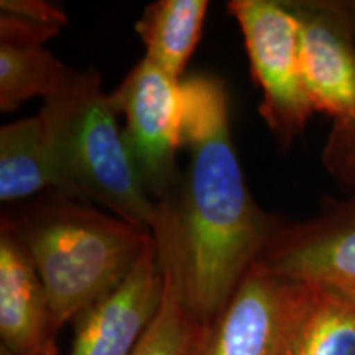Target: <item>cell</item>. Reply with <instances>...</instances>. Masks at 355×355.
Returning <instances> with one entry per match:
<instances>
[{
    "label": "cell",
    "mask_w": 355,
    "mask_h": 355,
    "mask_svg": "<svg viewBox=\"0 0 355 355\" xmlns=\"http://www.w3.org/2000/svg\"><path fill=\"white\" fill-rule=\"evenodd\" d=\"M181 96L188 165L175 193L158 202L152 234L186 306L198 322H206L241 285L278 220L260 209L247 186L224 81L194 74L181 79Z\"/></svg>",
    "instance_id": "1"
},
{
    "label": "cell",
    "mask_w": 355,
    "mask_h": 355,
    "mask_svg": "<svg viewBox=\"0 0 355 355\" xmlns=\"http://www.w3.org/2000/svg\"><path fill=\"white\" fill-rule=\"evenodd\" d=\"M2 227L28 252L56 332L121 285L153 239L150 230L56 191L3 214Z\"/></svg>",
    "instance_id": "2"
},
{
    "label": "cell",
    "mask_w": 355,
    "mask_h": 355,
    "mask_svg": "<svg viewBox=\"0 0 355 355\" xmlns=\"http://www.w3.org/2000/svg\"><path fill=\"white\" fill-rule=\"evenodd\" d=\"M42 121L55 191L152 232L158 204L146 193L117 121L112 96L96 69L71 71L44 99Z\"/></svg>",
    "instance_id": "3"
},
{
    "label": "cell",
    "mask_w": 355,
    "mask_h": 355,
    "mask_svg": "<svg viewBox=\"0 0 355 355\" xmlns=\"http://www.w3.org/2000/svg\"><path fill=\"white\" fill-rule=\"evenodd\" d=\"M227 7L241 26L252 74L261 89L260 115L288 146L316 114L301 69L298 21L286 0H232Z\"/></svg>",
    "instance_id": "4"
},
{
    "label": "cell",
    "mask_w": 355,
    "mask_h": 355,
    "mask_svg": "<svg viewBox=\"0 0 355 355\" xmlns=\"http://www.w3.org/2000/svg\"><path fill=\"white\" fill-rule=\"evenodd\" d=\"M110 96L117 112L125 115L123 139L146 193L157 204L165 201L181 178L176 162L183 146L181 81L144 58Z\"/></svg>",
    "instance_id": "5"
},
{
    "label": "cell",
    "mask_w": 355,
    "mask_h": 355,
    "mask_svg": "<svg viewBox=\"0 0 355 355\" xmlns=\"http://www.w3.org/2000/svg\"><path fill=\"white\" fill-rule=\"evenodd\" d=\"M254 265L355 301V193L308 220H278Z\"/></svg>",
    "instance_id": "6"
},
{
    "label": "cell",
    "mask_w": 355,
    "mask_h": 355,
    "mask_svg": "<svg viewBox=\"0 0 355 355\" xmlns=\"http://www.w3.org/2000/svg\"><path fill=\"white\" fill-rule=\"evenodd\" d=\"M303 285L252 265L214 318L199 322L184 355H279Z\"/></svg>",
    "instance_id": "7"
},
{
    "label": "cell",
    "mask_w": 355,
    "mask_h": 355,
    "mask_svg": "<svg viewBox=\"0 0 355 355\" xmlns=\"http://www.w3.org/2000/svg\"><path fill=\"white\" fill-rule=\"evenodd\" d=\"M300 26L301 69L316 112L355 119V33L344 0H286Z\"/></svg>",
    "instance_id": "8"
},
{
    "label": "cell",
    "mask_w": 355,
    "mask_h": 355,
    "mask_svg": "<svg viewBox=\"0 0 355 355\" xmlns=\"http://www.w3.org/2000/svg\"><path fill=\"white\" fill-rule=\"evenodd\" d=\"M155 237L127 278L74 319L69 355H133L163 298Z\"/></svg>",
    "instance_id": "9"
},
{
    "label": "cell",
    "mask_w": 355,
    "mask_h": 355,
    "mask_svg": "<svg viewBox=\"0 0 355 355\" xmlns=\"http://www.w3.org/2000/svg\"><path fill=\"white\" fill-rule=\"evenodd\" d=\"M58 332L28 252L0 225V339L15 355H58Z\"/></svg>",
    "instance_id": "10"
},
{
    "label": "cell",
    "mask_w": 355,
    "mask_h": 355,
    "mask_svg": "<svg viewBox=\"0 0 355 355\" xmlns=\"http://www.w3.org/2000/svg\"><path fill=\"white\" fill-rule=\"evenodd\" d=\"M279 355H355V301L303 285Z\"/></svg>",
    "instance_id": "11"
},
{
    "label": "cell",
    "mask_w": 355,
    "mask_h": 355,
    "mask_svg": "<svg viewBox=\"0 0 355 355\" xmlns=\"http://www.w3.org/2000/svg\"><path fill=\"white\" fill-rule=\"evenodd\" d=\"M207 8L206 0H158L146 7L135 25L145 58L181 81L201 38Z\"/></svg>",
    "instance_id": "12"
},
{
    "label": "cell",
    "mask_w": 355,
    "mask_h": 355,
    "mask_svg": "<svg viewBox=\"0 0 355 355\" xmlns=\"http://www.w3.org/2000/svg\"><path fill=\"white\" fill-rule=\"evenodd\" d=\"M55 191L42 115L0 128V201L10 204Z\"/></svg>",
    "instance_id": "13"
},
{
    "label": "cell",
    "mask_w": 355,
    "mask_h": 355,
    "mask_svg": "<svg viewBox=\"0 0 355 355\" xmlns=\"http://www.w3.org/2000/svg\"><path fill=\"white\" fill-rule=\"evenodd\" d=\"M46 48L0 44V110L12 112L33 97H50L71 74Z\"/></svg>",
    "instance_id": "14"
},
{
    "label": "cell",
    "mask_w": 355,
    "mask_h": 355,
    "mask_svg": "<svg viewBox=\"0 0 355 355\" xmlns=\"http://www.w3.org/2000/svg\"><path fill=\"white\" fill-rule=\"evenodd\" d=\"M159 266L165 282L162 303L133 355H184L199 324L184 303L171 266L162 260Z\"/></svg>",
    "instance_id": "15"
},
{
    "label": "cell",
    "mask_w": 355,
    "mask_h": 355,
    "mask_svg": "<svg viewBox=\"0 0 355 355\" xmlns=\"http://www.w3.org/2000/svg\"><path fill=\"white\" fill-rule=\"evenodd\" d=\"M68 15L61 7L44 0H2L0 2V44L38 48L55 38Z\"/></svg>",
    "instance_id": "16"
},
{
    "label": "cell",
    "mask_w": 355,
    "mask_h": 355,
    "mask_svg": "<svg viewBox=\"0 0 355 355\" xmlns=\"http://www.w3.org/2000/svg\"><path fill=\"white\" fill-rule=\"evenodd\" d=\"M322 163L336 181L355 191V119L334 122L322 148Z\"/></svg>",
    "instance_id": "17"
},
{
    "label": "cell",
    "mask_w": 355,
    "mask_h": 355,
    "mask_svg": "<svg viewBox=\"0 0 355 355\" xmlns=\"http://www.w3.org/2000/svg\"><path fill=\"white\" fill-rule=\"evenodd\" d=\"M344 7H345V10H347L350 24H352V28L355 33V0H344Z\"/></svg>",
    "instance_id": "18"
},
{
    "label": "cell",
    "mask_w": 355,
    "mask_h": 355,
    "mask_svg": "<svg viewBox=\"0 0 355 355\" xmlns=\"http://www.w3.org/2000/svg\"><path fill=\"white\" fill-rule=\"evenodd\" d=\"M0 355H15V354H12L10 350H7L6 347H2V350H0Z\"/></svg>",
    "instance_id": "19"
}]
</instances>
